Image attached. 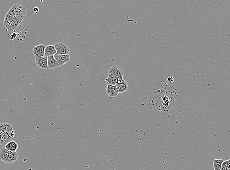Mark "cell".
Returning a JSON list of instances; mask_svg holds the SVG:
<instances>
[{"mask_svg":"<svg viewBox=\"0 0 230 170\" xmlns=\"http://www.w3.org/2000/svg\"><path fill=\"white\" fill-rule=\"evenodd\" d=\"M18 26L13 12L10 9L5 16L3 26L6 32H11L15 30Z\"/></svg>","mask_w":230,"mask_h":170,"instance_id":"obj_1","label":"cell"},{"mask_svg":"<svg viewBox=\"0 0 230 170\" xmlns=\"http://www.w3.org/2000/svg\"><path fill=\"white\" fill-rule=\"evenodd\" d=\"M10 9L13 12L16 21L19 25L26 16V8L21 4H14Z\"/></svg>","mask_w":230,"mask_h":170,"instance_id":"obj_2","label":"cell"},{"mask_svg":"<svg viewBox=\"0 0 230 170\" xmlns=\"http://www.w3.org/2000/svg\"><path fill=\"white\" fill-rule=\"evenodd\" d=\"M124 70L118 65H113L108 71V75H112L117 78H123Z\"/></svg>","mask_w":230,"mask_h":170,"instance_id":"obj_3","label":"cell"},{"mask_svg":"<svg viewBox=\"0 0 230 170\" xmlns=\"http://www.w3.org/2000/svg\"><path fill=\"white\" fill-rule=\"evenodd\" d=\"M57 55H69L70 49L62 42L56 44L55 45Z\"/></svg>","mask_w":230,"mask_h":170,"instance_id":"obj_4","label":"cell"},{"mask_svg":"<svg viewBox=\"0 0 230 170\" xmlns=\"http://www.w3.org/2000/svg\"><path fill=\"white\" fill-rule=\"evenodd\" d=\"M35 61L39 68L43 69H48V61L46 56H36Z\"/></svg>","mask_w":230,"mask_h":170,"instance_id":"obj_5","label":"cell"},{"mask_svg":"<svg viewBox=\"0 0 230 170\" xmlns=\"http://www.w3.org/2000/svg\"><path fill=\"white\" fill-rule=\"evenodd\" d=\"M15 131L12 133H2L0 137V145L6 146L7 143L12 141L13 136H14Z\"/></svg>","mask_w":230,"mask_h":170,"instance_id":"obj_6","label":"cell"},{"mask_svg":"<svg viewBox=\"0 0 230 170\" xmlns=\"http://www.w3.org/2000/svg\"><path fill=\"white\" fill-rule=\"evenodd\" d=\"M55 59L56 60L58 63L59 64L60 66H61L64 64L68 63L70 61V56L69 55H54Z\"/></svg>","mask_w":230,"mask_h":170,"instance_id":"obj_7","label":"cell"},{"mask_svg":"<svg viewBox=\"0 0 230 170\" xmlns=\"http://www.w3.org/2000/svg\"><path fill=\"white\" fill-rule=\"evenodd\" d=\"M46 46L44 45H39L33 47V55L36 56H44L45 55V49Z\"/></svg>","mask_w":230,"mask_h":170,"instance_id":"obj_8","label":"cell"},{"mask_svg":"<svg viewBox=\"0 0 230 170\" xmlns=\"http://www.w3.org/2000/svg\"><path fill=\"white\" fill-rule=\"evenodd\" d=\"M13 127L6 122H2L0 124V133H13Z\"/></svg>","mask_w":230,"mask_h":170,"instance_id":"obj_9","label":"cell"},{"mask_svg":"<svg viewBox=\"0 0 230 170\" xmlns=\"http://www.w3.org/2000/svg\"><path fill=\"white\" fill-rule=\"evenodd\" d=\"M107 94L110 97V99H113L118 94L117 89L116 88L115 85H107V87L106 89Z\"/></svg>","mask_w":230,"mask_h":170,"instance_id":"obj_10","label":"cell"},{"mask_svg":"<svg viewBox=\"0 0 230 170\" xmlns=\"http://www.w3.org/2000/svg\"><path fill=\"white\" fill-rule=\"evenodd\" d=\"M47 61H48V69H53L57 68L60 66L59 64L58 63L56 60L55 59L54 55L48 56L47 57Z\"/></svg>","mask_w":230,"mask_h":170,"instance_id":"obj_11","label":"cell"},{"mask_svg":"<svg viewBox=\"0 0 230 170\" xmlns=\"http://www.w3.org/2000/svg\"><path fill=\"white\" fill-rule=\"evenodd\" d=\"M116 88L117 89L118 94L124 93L127 91L129 89L127 82L126 81L122 84H117L115 85Z\"/></svg>","mask_w":230,"mask_h":170,"instance_id":"obj_12","label":"cell"},{"mask_svg":"<svg viewBox=\"0 0 230 170\" xmlns=\"http://www.w3.org/2000/svg\"><path fill=\"white\" fill-rule=\"evenodd\" d=\"M56 53H57V51L56 50L55 46L49 45V46H47L45 47L44 56L48 57V56L54 55Z\"/></svg>","mask_w":230,"mask_h":170,"instance_id":"obj_13","label":"cell"},{"mask_svg":"<svg viewBox=\"0 0 230 170\" xmlns=\"http://www.w3.org/2000/svg\"><path fill=\"white\" fill-rule=\"evenodd\" d=\"M10 153V151H7L5 148H1L0 149V160H1L4 163H6Z\"/></svg>","mask_w":230,"mask_h":170,"instance_id":"obj_14","label":"cell"},{"mask_svg":"<svg viewBox=\"0 0 230 170\" xmlns=\"http://www.w3.org/2000/svg\"><path fill=\"white\" fill-rule=\"evenodd\" d=\"M4 148L10 152H14L16 151L18 148L17 143L14 141H11L9 143H7Z\"/></svg>","mask_w":230,"mask_h":170,"instance_id":"obj_15","label":"cell"},{"mask_svg":"<svg viewBox=\"0 0 230 170\" xmlns=\"http://www.w3.org/2000/svg\"><path fill=\"white\" fill-rule=\"evenodd\" d=\"M107 85H115L118 83V78L112 75H108L107 78L104 79Z\"/></svg>","mask_w":230,"mask_h":170,"instance_id":"obj_16","label":"cell"},{"mask_svg":"<svg viewBox=\"0 0 230 170\" xmlns=\"http://www.w3.org/2000/svg\"><path fill=\"white\" fill-rule=\"evenodd\" d=\"M18 157H19V154L16 151L10 152L6 163H14L17 160Z\"/></svg>","mask_w":230,"mask_h":170,"instance_id":"obj_17","label":"cell"},{"mask_svg":"<svg viewBox=\"0 0 230 170\" xmlns=\"http://www.w3.org/2000/svg\"><path fill=\"white\" fill-rule=\"evenodd\" d=\"M223 160L221 159H216L213 161V166L214 170H220Z\"/></svg>","mask_w":230,"mask_h":170,"instance_id":"obj_18","label":"cell"},{"mask_svg":"<svg viewBox=\"0 0 230 170\" xmlns=\"http://www.w3.org/2000/svg\"><path fill=\"white\" fill-rule=\"evenodd\" d=\"M230 163V160H225L223 161V163L222 164L221 167V170H225L227 166L229 163Z\"/></svg>","mask_w":230,"mask_h":170,"instance_id":"obj_19","label":"cell"},{"mask_svg":"<svg viewBox=\"0 0 230 170\" xmlns=\"http://www.w3.org/2000/svg\"><path fill=\"white\" fill-rule=\"evenodd\" d=\"M32 11H33V13H34V14H37V13L39 12V9H38V7H35L33 8Z\"/></svg>","mask_w":230,"mask_h":170,"instance_id":"obj_20","label":"cell"},{"mask_svg":"<svg viewBox=\"0 0 230 170\" xmlns=\"http://www.w3.org/2000/svg\"><path fill=\"white\" fill-rule=\"evenodd\" d=\"M16 36H17V35H16V32H13V33L10 35V39H11V40H13V39H15V38L16 37Z\"/></svg>","mask_w":230,"mask_h":170,"instance_id":"obj_21","label":"cell"},{"mask_svg":"<svg viewBox=\"0 0 230 170\" xmlns=\"http://www.w3.org/2000/svg\"><path fill=\"white\" fill-rule=\"evenodd\" d=\"M125 81L123 78H118V83L117 84H122Z\"/></svg>","mask_w":230,"mask_h":170,"instance_id":"obj_22","label":"cell"},{"mask_svg":"<svg viewBox=\"0 0 230 170\" xmlns=\"http://www.w3.org/2000/svg\"><path fill=\"white\" fill-rule=\"evenodd\" d=\"M225 170H230V163L228 164Z\"/></svg>","mask_w":230,"mask_h":170,"instance_id":"obj_23","label":"cell"},{"mask_svg":"<svg viewBox=\"0 0 230 170\" xmlns=\"http://www.w3.org/2000/svg\"><path fill=\"white\" fill-rule=\"evenodd\" d=\"M2 134L1 133H0V137H1V134Z\"/></svg>","mask_w":230,"mask_h":170,"instance_id":"obj_24","label":"cell"}]
</instances>
